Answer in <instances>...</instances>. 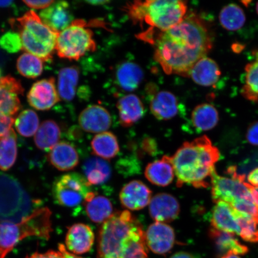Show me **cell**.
I'll list each match as a JSON object with an SVG mask.
<instances>
[{
	"instance_id": "7a4b0ae2",
	"label": "cell",
	"mask_w": 258,
	"mask_h": 258,
	"mask_svg": "<svg viewBox=\"0 0 258 258\" xmlns=\"http://www.w3.org/2000/svg\"><path fill=\"white\" fill-rule=\"evenodd\" d=\"M219 159V151L206 135L185 142L171 157L177 186L189 184L197 188H207Z\"/></svg>"
},
{
	"instance_id": "b9f144b4",
	"label": "cell",
	"mask_w": 258,
	"mask_h": 258,
	"mask_svg": "<svg viewBox=\"0 0 258 258\" xmlns=\"http://www.w3.org/2000/svg\"><path fill=\"white\" fill-rule=\"evenodd\" d=\"M246 139L250 144L258 146V121L253 122L248 127Z\"/></svg>"
},
{
	"instance_id": "44dd1931",
	"label": "cell",
	"mask_w": 258,
	"mask_h": 258,
	"mask_svg": "<svg viewBox=\"0 0 258 258\" xmlns=\"http://www.w3.org/2000/svg\"><path fill=\"white\" fill-rule=\"evenodd\" d=\"M175 175L171 157L167 156L148 164L145 170V176L147 180L159 186L170 185Z\"/></svg>"
},
{
	"instance_id": "3957f363",
	"label": "cell",
	"mask_w": 258,
	"mask_h": 258,
	"mask_svg": "<svg viewBox=\"0 0 258 258\" xmlns=\"http://www.w3.org/2000/svg\"><path fill=\"white\" fill-rule=\"evenodd\" d=\"M12 30L20 35L22 50L49 62L56 50L59 32L45 25L39 16L33 11L9 21Z\"/></svg>"
},
{
	"instance_id": "8fae6325",
	"label": "cell",
	"mask_w": 258,
	"mask_h": 258,
	"mask_svg": "<svg viewBox=\"0 0 258 258\" xmlns=\"http://www.w3.org/2000/svg\"><path fill=\"white\" fill-rule=\"evenodd\" d=\"M147 246L153 253L166 254L175 243V233L172 227L163 222H155L145 232Z\"/></svg>"
},
{
	"instance_id": "30bf717a",
	"label": "cell",
	"mask_w": 258,
	"mask_h": 258,
	"mask_svg": "<svg viewBox=\"0 0 258 258\" xmlns=\"http://www.w3.org/2000/svg\"><path fill=\"white\" fill-rule=\"evenodd\" d=\"M90 185L85 177L77 173H67L54 181L53 196L58 205L63 207L76 208L84 204L90 192Z\"/></svg>"
},
{
	"instance_id": "f546056e",
	"label": "cell",
	"mask_w": 258,
	"mask_h": 258,
	"mask_svg": "<svg viewBox=\"0 0 258 258\" xmlns=\"http://www.w3.org/2000/svg\"><path fill=\"white\" fill-rule=\"evenodd\" d=\"M78 68L70 67L61 69L58 75V94L64 101H71L76 96L79 81Z\"/></svg>"
},
{
	"instance_id": "603a6c76",
	"label": "cell",
	"mask_w": 258,
	"mask_h": 258,
	"mask_svg": "<svg viewBox=\"0 0 258 258\" xmlns=\"http://www.w3.org/2000/svg\"><path fill=\"white\" fill-rule=\"evenodd\" d=\"M120 258H148L145 232L138 223L122 241Z\"/></svg>"
},
{
	"instance_id": "52a82bcc",
	"label": "cell",
	"mask_w": 258,
	"mask_h": 258,
	"mask_svg": "<svg viewBox=\"0 0 258 258\" xmlns=\"http://www.w3.org/2000/svg\"><path fill=\"white\" fill-rule=\"evenodd\" d=\"M138 223L130 212L114 213L99 229L97 258H120L122 241Z\"/></svg>"
},
{
	"instance_id": "f1b7e54d",
	"label": "cell",
	"mask_w": 258,
	"mask_h": 258,
	"mask_svg": "<svg viewBox=\"0 0 258 258\" xmlns=\"http://www.w3.org/2000/svg\"><path fill=\"white\" fill-rule=\"evenodd\" d=\"M219 121V114L214 106L202 104L197 106L191 114L193 127L199 132L212 130Z\"/></svg>"
},
{
	"instance_id": "bcb514c9",
	"label": "cell",
	"mask_w": 258,
	"mask_h": 258,
	"mask_svg": "<svg viewBox=\"0 0 258 258\" xmlns=\"http://www.w3.org/2000/svg\"><path fill=\"white\" fill-rule=\"evenodd\" d=\"M170 258H201L198 254L185 252V251H179L174 254Z\"/></svg>"
},
{
	"instance_id": "db71d44e",
	"label": "cell",
	"mask_w": 258,
	"mask_h": 258,
	"mask_svg": "<svg viewBox=\"0 0 258 258\" xmlns=\"http://www.w3.org/2000/svg\"><path fill=\"white\" fill-rule=\"evenodd\" d=\"M256 9L257 14L258 15V2L257 3V4H256Z\"/></svg>"
},
{
	"instance_id": "5b68a950",
	"label": "cell",
	"mask_w": 258,
	"mask_h": 258,
	"mask_svg": "<svg viewBox=\"0 0 258 258\" xmlns=\"http://www.w3.org/2000/svg\"><path fill=\"white\" fill-rule=\"evenodd\" d=\"M51 212L47 208L35 209L19 224L0 222V258H6L19 242L28 237L49 239L53 231Z\"/></svg>"
},
{
	"instance_id": "484cf974",
	"label": "cell",
	"mask_w": 258,
	"mask_h": 258,
	"mask_svg": "<svg viewBox=\"0 0 258 258\" xmlns=\"http://www.w3.org/2000/svg\"><path fill=\"white\" fill-rule=\"evenodd\" d=\"M117 106L120 123L124 127L131 126L140 120L144 114L143 102L135 95L122 97Z\"/></svg>"
},
{
	"instance_id": "d6986e66",
	"label": "cell",
	"mask_w": 258,
	"mask_h": 258,
	"mask_svg": "<svg viewBox=\"0 0 258 258\" xmlns=\"http://www.w3.org/2000/svg\"><path fill=\"white\" fill-rule=\"evenodd\" d=\"M212 209L211 224L213 228L240 235V227L235 209L224 202L216 203Z\"/></svg>"
},
{
	"instance_id": "83f0119b",
	"label": "cell",
	"mask_w": 258,
	"mask_h": 258,
	"mask_svg": "<svg viewBox=\"0 0 258 258\" xmlns=\"http://www.w3.org/2000/svg\"><path fill=\"white\" fill-rule=\"evenodd\" d=\"M93 154L104 160L117 156L120 151L117 137L109 132L97 134L91 142Z\"/></svg>"
},
{
	"instance_id": "ab89813d",
	"label": "cell",
	"mask_w": 258,
	"mask_h": 258,
	"mask_svg": "<svg viewBox=\"0 0 258 258\" xmlns=\"http://www.w3.org/2000/svg\"><path fill=\"white\" fill-rule=\"evenodd\" d=\"M0 47L9 53L18 52L22 50L20 35L14 31L6 32L0 37Z\"/></svg>"
},
{
	"instance_id": "2e32d148",
	"label": "cell",
	"mask_w": 258,
	"mask_h": 258,
	"mask_svg": "<svg viewBox=\"0 0 258 258\" xmlns=\"http://www.w3.org/2000/svg\"><path fill=\"white\" fill-rule=\"evenodd\" d=\"M95 241V234L90 226L82 223L69 227L66 237V247L75 255L89 252Z\"/></svg>"
},
{
	"instance_id": "4dcf8cb0",
	"label": "cell",
	"mask_w": 258,
	"mask_h": 258,
	"mask_svg": "<svg viewBox=\"0 0 258 258\" xmlns=\"http://www.w3.org/2000/svg\"><path fill=\"white\" fill-rule=\"evenodd\" d=\"M144 73L137 63L127 62L120 64L116 72L118 85L126 91L136 89L143 80Z\"/></svg>"
},
{
	"instance_id": "f5cc1de1",
	"label": "cell",
	"mask_w": 258,
	"mask_h": 258,
	"mask_svg": "<svg viewBox=\"0 0 258 258\" xmlns=\"http://www.w3.org/2000/svg\"><path fill=\"white\" fill-rule=\"evenodd\" d=\"M2 72L1 69H0V80H1V79L2 78Z\"/></svg>"
},
{
	"instance_id": "ffe728a7",
	"label": "cell",
	"mask_w": 258,
	"mask_h": 258,
	"mask_svg": "<svg viewBox=\"0 0 258 258\" xmlns=\"http://www.w3.org/2000/svg\"><path fill=\"white\" fill-rule=\"evenodd\" d=\"M48 159L51 165L60 171L72 170L79 163L76 148L66 141L59 142L49 151Z\"/></svg>"
},
{
	"instance_id": "836d02e7",
	"label": "cell",
	"mask_w": 258,
	"mask_h": 258,
	"mask_svg": "<svg viewBox=\"0 0 258 258\" xmlns=\"http://www.w3.org/2000/svg\"><path fill=\"white\" fill-rule=\"evenodd\" d=\"M17 137L14 129L0 139V169L8 170L14 165L17 159Z\"/></svg>"
},
{
	"instance_id": "8992f818",
	"label": "cell",
	"mask_w": 258,
	"mask_h": 258,
	"mask_svg": "<svg viewBox=\"0 0 258 258\" xmlns=\"http://www.w3.org/2000/svg\"><path fill=\"white\" fill-rule=\"evenodd\" d=\"M38 205L14 177L0 174V222L20 223Z\"/></svg>"
},
{
	"instance_id": "d590c367",
	"label": "cell",
	"mask_w": 258,
	"mask_h": 258,
	"mask_svg": "<svg viewBox=\"0 0 258 258\" xmlns=\"http://www.w3.org/2000/svg\"><path fill=\"white\" fill-rule=\"evenodd\" d=\"M219 19L222 27L225 30L234 31L243 27L246 22V15L240 6L230 4L221 10Z\"/></svg>"
},
{
	"instance_id": "d6a6232c",
	"label": "cell",
	"mask_w": 258,
	"mask_h": 258,
	"mask_svg": "<svg viewBox=\"0 0 258 258\" xmlns=\"http://www.w3.org/2000/svg\"><path fill=\"white\" fill-rule=\"evenodd\" d=\"M60 135V128L55 121H44L35 135V144L39 149L49 152L58 143Z\"/></svg>"
},
{
	"instance_id": "c3c4849f",
	"label": "cell",
	"mask_w": 258,
	"mask_h": 258,
	"mask_svg": "<svg viewBox=\"0 0 258 258\" xmlns=\"http://www.w3.org/2000/svg\"><path fill=\"white\" fill-rule=\"evenodd\" d=\"M250 190L254 202L258 206V188H254L251 186Z\"/></svg>"
},
{
	"instance_id": "4316f807",
	"label": "cell",
	"mask_w": 258,
	"mask_h": 258,
	"mask_svg": "<svg viewBox=\"0 0 258 258\" xmlns=\"http://www.w3.org/2000/svg\"><path fill=\"white\" fill-rule=\"evenodd\" d=\"M209 236L214 241L219 253L224 254L232 251L238 255H243L249 251L246 246L240 243L235 234L216 230L211 228L209 230Z\"/></svg>"
},
{
	"instance_id": "9c48e42d",
	"label": "cell",
	"mask_w": 258,
	"mask_h": 258,
	"mask_svg": "<svg viewBox=\"0 0 258 258\" xmlns=\"http://www.w3.org/2000/svg\"><path fill=\"white\" fill-rule=\"evenodd\" d=\"M227 173L231 177L219 176L216 170L212 174V198L215 203L224 202L231 205L235 201L248 200L254 202L251 186L246 182L245 175L237 172L236 167L230 166Z\"/></svg>"
},
{
	"instance_id": "4fadbf2b",
	"label": "cell",
	"mask_w": 258,
	"mask_h": 258,
	"mask_svg": "<svg viewBox=\"0 0 258 258\" xmlns=\"http://www.w3.org/2000/svg\"><path fill=\"white\" fill-rule=\"evenodd\" d=\"M24 89L19 80L10 76L0 80V115L13 117L21 107L19 95Z\"/></svg>"
},
{
	"instance_id": "ba28073f",
	"label": "cell",
	"mask_w": 258,
	"mask_h": 258,
	"mask_svg": "<svg viewBox=\"0 0 258 258\" xmlns=\"http://www.w3.org/2000/svg\"><path fill=\"white\" fill-rule=\"evenodd\" d=\"M95 50L93 32L82 19L74 21L58 35L56 51L60 58L77 60L86 53Z\"/></svg>"
},
{
	"instance_id": "7c38bea8",
	"label": "cell",
	"mask_w": 258,
	"mask_h": 258,
	"mask_svg": "<svg viewBox=\"0 0 258 258\" xmlns=\"http://www.w3.org/2000/svg\"><path fill=\"white\" fill-rule=\"evenodd\" d=\"M29 104L35 109L48 110L60 101L53 77L38 81L28 93Z\"/></svg>"
},
{
	"instance_id": "f6af8a7d",
	"label": "cell",
	"mask_w": 258,
	"mask_h": 258,
	"mask_svg": "<svg viewBox=\"0 0 258 258\" xmlns=\"http://www.w3.org/2000/svg\"><path fill=\"white\" fill-rule=\"evenodd\" d=\"M247 182L254 188H258V167L251 170L248 175Z\"/></svg>"
},
{
	"instance_id": "f907efd6",
	"label": "cell",
	"mask_w": 258,
	"mask_h": 258,
	"mask_svg": "<svg viewBox=\"0 0 258 258\" xmlns=\"http://www.w3.org/2000/svg\"><path fill=\"white\" fill-rule=\"evenodd\" d=\"M12 1H0V8H8L12 5Z\"/></svg>"
},
{
	"instance_id": "ee69618b",
	"label": "cell",
	"mask_w": 258,
	"mask_h": 258,
	"mask_svg": "<svg viewBox=\"0 0 258 258\" xmlns=\"http://www.w3.org/2000/svg\"><path fill=\"white\" fill-rule=\"evenodd\" d=\"M25 258H64V257L59 251L48 250L44 253H34Z\"/></svg>"
},
{
	"instance_id": "7bdbcfd3",
	"label": "cell",
	"mask_w": 258,
	"mask_h": 258,
	"mask_svg": "<svg viewBox=\"0 0 258 258\" xmlns=\"http://www.w3.org/2000/svg\"><path fill=\"white\" fill-rule=\"evenodd\" d=\"M29 8L34 9H45L52 5L54 1L51 0H38V1H24Z\"/></svg>"
},
{
	"instance_id": "277c9868",
	"label": "cell",
	"mask_w": 258,
	"mask_h": 258,
	"mask_svg": "<svg viewBox=\"0 0 258 258\" xmlns=\"http://www.w3.org/2000/svg\"><path fill=\"white\" fill-rule=\"evenodd\" d=\"M187 6L179 0L137 1L127 5L125 11L135 22L150 25L160 32L179 24L186 16Z\"/></svg>"
},
{
	"instance_id": "7402d4cb",
	"label": "cell",
	"mask_w": 258,
	"mask_h": 258,
	"mask_svg": "<svg viewBox=\"0 0 258 258\" xmlns=\"http://www.w3.org/2000/svg\"><path fill=\"white\" fill-rule=\"evenodd\" d=\"M188 76L200 86H212L218 82L221 71L215 60L205 56L195 64Z\"/></svg>"
},
{
	"instance_id": "6da1fadb",
	"label": "cell",
	"mask_w": 258,
	"mask_h": 258,
	"mask_svg": "<svg viewBox=\"0 0 258 258\" xmlns=\"http://www.w3.org/2000/svg\"><path fill=\"white\" fill-rule=\"evenodd\" d=\"M154 59L167 74L188 76L195 64L212 47L207 27L196 15L185 16L179 24L160 32L154 41Z\"/></svg>"
},
{
	"instance_id": "ac0fdd59",
	"label": "cell",
	"mask_w": 258,
	"mask_h": 258,
	"mask_svg": "<svg viewBox=\"0 0 258 258\" xmlns=\"http://www.w3.org/2000/svg\"><path fill=\"white\" fill-rule=\"evenodd\" d=\"M40 18L45 25L59 33L74 21L69 4L66 2H54L40 12Z\"/></svg>"
},
{
	"instance_id": "681fc988",
	"label": "cell",
	"mask_w": 258,
	"mask_h": 258,
	"mask_svg": "<svg viewBox=\"0 0 258 258\" xmlns=\"http://www.w3.org/2000/svg\"><path fill=\"white\" fill-rule=\"evenodd\" d=\"M221 258H241L239 255L235 254L232 251H229V252L222 255Z\"/></svg>"
},
{
	"instance_id": "9a60e30c",
	"label": "cell",
	"mask_w": 258,
	"mask_h": 258,
	"mask_svg": "<svg viewBox=\"0 0 258 258\" xmlns=\"http://www.w3.org/2000/svg\"><path fill=\"white\" fill-rule=\"evenodd\" d=\"M180 211L178 201L167 193H159L154 196L149 204L151 217L156 222H172L178 217Z\"/></svg>"
},
{
	"instance_id": "e0dca14e",
	"label": "cell",
	"mask_w": 258,
	"mask_h": 258,
	"mask_svg": "<svg viewBox=\"0 0 258 258\" xmlns=\"http://www.w3.org/2000/svg\"><path fill=\"white\" fill-rule=\"evenodd\" d=\"M79 122L83 131L92 134H101L110 127L111 117L109 112L98 105L89 106L81 112Z\"/></svg>"
},
{
	"instance_id": "5bb4252c",
	"label": "cell",
	"mask_w": 258,
	"mask_h": 258,
	"mask_svg": "<svg viewBox=\"0 0 258 258\" xmlns=\"http://www.w3.org/2000/svg\"><path fill=\"white\" fill-rule=\"evenodd\" d=\"M152 191L141 180H135L125 185L120 193L123 207L131 211H140L150 204Z\"/></svg>"
},
{
	"instance_id": "74e56055",
	"label": "cell",
	"mask_w": 258,
	"mask_h": 258,
	"mask_svg": "<svg viewBox=\"0 0 258 258\" xmlns=\"http://www.w3.org/2000/svg\"><path fill=\"white\" fill-rule=\"evenodd\" d=\"M15 127L22 137H31L37 133L39 127V118L34 111L26 109L16 118Z\"/></svg>"
},
{
	"instance_id": "816d5d0a",
	"label": "cell",
	"mask_w": 258,
	"mask_h": 258,
	"mask_svg": "<svg viewBox=\"0 0 258 258\" xmlns=\"http://www.w3.org/2000/svg\"><path fill=\"white\" fill-rule=\"evenodd\" d=\"M108 2H105V1H90L88 2V3H90V4H92V5H100L102 4H105L106 3H107Z\"/></svg>"
},
{
	"instance_id": "cb8c5ba5",
	"label": "cell",
	"mask_w": 258,
	"mask_h": 258,
	"mask_svg": "<svg viewBox=\"0 0 258 258\" xmlns=\"http://www.w3.org/2000/svg\"><path fill=\"white\" fill-rule=\"evenodd\" d=\"M83 205L85 206L88 217L95 223H104L114 214L110 201L94 192L90 191L88 194Z\"/></svg>"
},
{
	"instance_id": "1f68e13d",
	"label": "cell",
	"mask_w": 258,
	"mask_h": 258,
	"mask_svg": "<svg viewBox=\"0 0 258 258\" xmlns=\"http://www.w3.org/2000/svg\"><path fill=\"white\" fill-rule=\"evenodd\" d=\"M83 170L90 185L102 184L107 181L111 175V168L109 163L97 157L87 160L84 164Z\"/></svg>"
},
{
	"instance_id": "7dc6e473",
	"label": "cell",
	"mask_w": 258,
	"mask_h": 258,
	"mask_svg": "<svg viewBox=\"0 0 258 258\" xmlns=\"http://www.w3.org/2000/svg\"><path fill=\"white\" fill-rule=\"evenodd\" d=\"M58 248H59L60 252L63 254L64 258H82L69 252V251L67 250L64 245L63 244H59Z\"/></svg>"
},
{
	"instance_id": "8d00e7d4",
	"label": "cell",
	"mask_w": 258,
	"mask_h": 258,
	"mask_svg": "<svg viewBox=\"0 0 258 258\" xmlns=\"http://www.w3.org/2000/svg\"><path fill=\"white\" fill-rule=\"evenodd\" d=\"M17 69L22 76L35 79L43 73V60L33 54L25 53L18 58Z\"/></svg>"
},
{
	"instance_id": "60d3db41",
	"label": "cell",
	"mask_w": 258,
	"mask_h": 258,
	"mask_svg": "<svg viewBox=\"0 0 258 258\" xmlns=\"http://www.w3.org/2000/svg\"><path fill=\"white\" fill-rule=\"evenodd\" d=\"M14 122V117L0 115V139L5 137L9 133Z\"/></svg>"
},
{
	"instance_id": "e575fe53",
	"label": "cell",
	"mask_w": 258,
	"mask_h": 258,
	"mask_svg": "<svg viewBox=\"0 0 258 258\" xmlns=\"http://www.w3.org/2000/svg\"><path fill=\"white\" fill-rule=\"evenodd\" d=\"M254 60L245 67L244 85L241 90L244 98L250 101H258V51H254Z\"/></svg>"
},
{
	"instance_id": "d4e9b609",
	"label": "cell",
	"mask_w": 258,
	"mask_h": 258,
	"mask_svg": "<svg viewBox=\"0 0 258 258\" xmlns=\"http://www.w3.org/2000/svg\"><path fill=\"white\" fill-rule=\"evenodd\" d=\"M177 105V98L173 93L161 90L153 96L150 108L157 119L167 120L176 115L178 111Z\"/></svg>"
},
{
	"instance_id": "f35d334b",
	"label": "cell",
	"mask_w": 258,
	"mask_h": 258,
	"mask_svg": "<svg viewBox=\"0 0 258 258\" xmlns=\"http://www.w3.org/2000/svg\"><path fill=\"white\" fill-rule=\"evenodd\" d=\"M235 211L240 227V237L250 243H258V222L249 215L237 210Z\"/></svg>"
}]
</instances>
